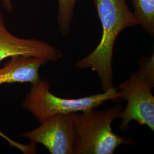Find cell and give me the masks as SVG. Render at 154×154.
Returning <instances> with one entry per match:
<instances>
[{
    "label": "cell",
    "instance_id": "cell-9",
    "mask_svg": "<svg viewBox=\"0 0 154 154\" xmlns=\"http://www.w3.org/2000/svg\"><path fill=\"white\" fill-rule=\"evenodd\" d=\"M77 0H58L57 22L60 33L67 35L70 33L73 11Z\"/></svg>",
    "mask_w": 154,
    "mask_h": 154
},
{
    "label": "cell",
    "instance_id": "cell-11",
    "mask_svg": "<svg viewBox=\"0 0 154 154\" xmlns=\"http://www.w3.org/2000/svg\"><path fill=\"white\" fill-rule=\"evenodd\" d=\"M2 6L6 11L11 13L13 10L11 0H2Z\"/></svg>",
    "mask_w": 154,
    "mask_h": 154
},
{
    "label": "cell",
    "instance_id": "cell-2",
    "mask_svg": "<svg viewBox=\"0 0 154 154\" xmlns=\"http://www.w3.org/2000/svg\"><path fill=\"white\" fill-rule=\"evenodd\" d=\"M122 111L119 104L107 110L72 113L75 131L72 154H113L121 144H134L112 131L111 124L121 118Z\"/></svg>",
    "mask_w": 154,
    "mask_h": 154
},
{
    "label": "cell",
    "instance_id": "cell-8",
    "mask_svg": "<svg viewBox=\"0 0 154 154\" xmlns=\"http://www.w3.org/2000/svg\"><path fill=\"white\" fill-rule=\"evenodd\" d=\"M134 14L138 24L153 37L154 34V0H132Z\"/></svg>",
    "mask_w": 154,
    "mask_h": 154
},
{
    "label": "cell",
    "instance_id": "cell-4",
    "mask_svg": "<svg viewBox=\"0 0 154 154\" xmlns=\"http://www.w3.org/2000/svg\"><path fill=\"white\" fill-rule=\"evenodd\" d=\"M154 84L141 77L137 72L132 74L118 88L127 101L122 112V122L119 128L127 131L131 122H137L140 126L146 125L154 131V97L152 88Z\"/></svg>",
    "mask_w": 154,
    "mask_h": 154
},
{
    "label": "cell",
    "instance_id": "cell-10",
    "mask_svg": "<svg viewBox=\"0 0 154 154\" xmlns=\"http://www.w3.org/2000/svg\"><path fill=\"white\" fill-rule=\"evenodd\" d=\"M138 74L146 80L154 84V55L149 57L143 56L139 61Z\"/></svg>",
    "mask_w": 154,
    "mask_h": 154
},
{
    "label": "cell",
    "instance_id": "cell-5",
    "mask_svg": "<svg viewBox=\"0 0 154 154\" xmlns=\"http://www.w3.org/2000/svg\"><path fill=\"white\" fill-rule=\"evenodd\" d=\"M20 135L34 146L42 144L50 154H72L75 131L72 113L51 116L37 128Z\"/></svg>",
    "mask_w": 154,
    "mask_h": 154
},
{
    "label": "cell",
    "instance_id": "cell-6",
    "mask_svg": "<svg viewBox=\"0 0 154 154\" xmlns=\"http://www.w3.org/2000/svg\"><path fill=\"white\" fill-rule=\"evenodd\" d=\"M17 55L36 57L56 62L63 57L61 50L49 43L35 38H22L13 35L6 26L0 11V62Z\"/></svg>",
    "mask_w": 154,
    "mask_h": 154
},
{
    "label": "cell",
    "instance_id": "cell-3",
    "mask_svg": "<svg viewBox=\"0 0 154 154\" xmlns=\"http://www.w3.org/2000/svg\"><path fill=\"white\" fill-rule=\"evenodd\" d=\"M122 94L118 88L106 92L79 98H64L57 97L50 91V84L46 79L32 85L22 106L41 123L56 114H70L95 109L106 102H120Z\"/></svg>",
    "mask_w": 154,
    "mask_h": 154
},
{
    "label": "cell",
    "instance_id": "cell-1",
    "mask_svg": "<svg viewBox=\"0 0 154 154\" xmlns=\"http://www.w3.org/2000/svg\"><path fill=\"white\" fill-rule=\"evenodd\" d=\"M94 2L102 24V37L96 48L78 61L76 66L95 72L103 92H106L114 88L112 58L116 38L123 29L138 23L125 0H94Z\"/></svg>",
    "mask_w": 154,
    "mask_h": 154
},
{
    "label": "cell",
    "instance_id": "cell-7",
    "mask_svg": "<svg viewBox=\"0 0 154 154\" xmlns=\"http://www.w3.org/2000/svg\"><path fill=\"white\" fill-rule=\"evenodd\" d=\"M47 63L44 60L36 57L23 55L12 57L0 68V85L17 83H37L41 79L39 69Z\"/></svg>",
    "mask_w": 154,
    "mask_h": 154
}]
</instances>
